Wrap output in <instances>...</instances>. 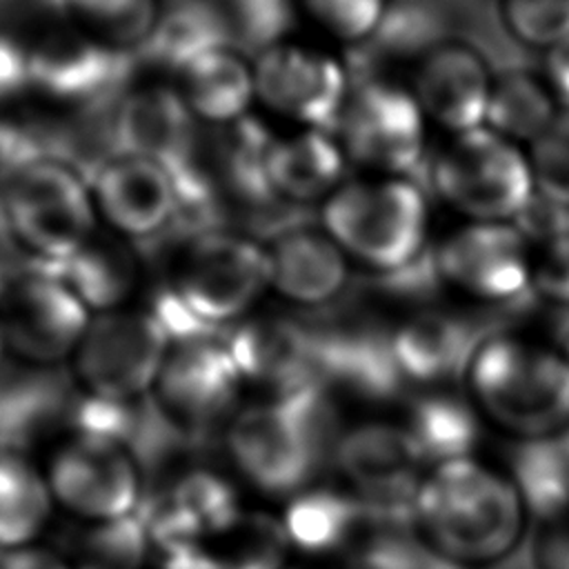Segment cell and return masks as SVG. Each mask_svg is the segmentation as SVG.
<instances>
[{
    "label": "cell",
    "mask_w": 569,
    "mask_h": 569,
    "mask_svg": "<svg viewBox=\"0 0 569 569\" xmlns=\"http://www.w3.org/2000/svg\"><path fill=\"white\" fill-rule=\"evenodd\" d=\"M525 500L513 480L458 458L433 465L413 502L431 547L456 565H493L518 549Z\"/></svg>",
    "instance_id": "1"
},
{
    "label": "cell",
    "mask_w": 569,
    "mask_h": 569,
    "mask_svg": "<svg viewBox=\"0 0 569 569\" xmlns=\"http://www.w3.org/2000/svg\"><path fill=\"white\" fill-rule=\"evenodd\" d=\"M267 289V247L242 233L209 229L182 249L171 282L158 291L151 309L171 340H207L216 327L244 318Z\"/></svg>",
    "instance_id": "2"
},
{
    "label": "cell",
    "mask_w": 569,
    "mask_h": 569,
    "mask_svg": "<svg viewBox=\"0 0 569 569\" xmlns=\"http://www.w3.org/2000/svg\"><path fill=\"white\" fill-rule=\"evenodd\" d=\"M465 376L482 413L522 440L569 429L565 353L518 336H489L478 342Z\"/></svg>",
    "instance_id": "3"
},
{
    "label": "cell",
    "mask_w": 569,
    "mask_h": 569,
    "mask_svg": "<svg viewBox=\"0 0 569 569\" xmlns=\"http://www.w3.org/2000/svg\"><path fill=\"white\" fill-rule=\"evenodd\" d=\"M0 218L18 251L40 269L67 262L96 236L89 178L69 160L38 156L0 176Z\"/></svg>",
    "instance_id": "4"
},
{
    "label": "cell",
    "mask_w": 569,
    "mask_h": 569,
    "mask_svg": "<svg viewBox=\"0 0 569 569\" xmlns=\"http://www.w3.org/2000/svg\"><path fill=\"white\" fill-rule=\"evenodd\" d=\"M322 229L349 260L382 273L402 271L427 244V198L407 176L342 182L322 202Z\"/></svg>",
    "instance_id": "5"
},
{
    "label": "cell",
    "mask_w": 569,
    "mask_h": 569,
    "mask_svg": "<svg viewBox=\"0 0 569 569\" xmlns=\"http://www.w3.org/2000/svg\"><path fill=\"white\" fill-rule=\"evenodd\" d=\"M431 184L469 222H513L536 193L527 153L489 127L451 136L433 156Z\"/></svg>",
    "instance_id": "6"
},
{
    "label": "cell",
    "mask_w": 569,
    "mask_h": 569,
    "mask_svg": "<svg viewBox=\"0 0 569 569\" xmlns=\"http://www.w3.org/2000/svg\"><path fill=\"white\" fill-rule=\"evenodd\" d=\"M171 342L153 309L98 313L73 353L78 380L84 393L116 402H138L153 391Z\"/></svg>",
    "instance_id": "7"
},
{
    "label": "cell",
    "mask_w": 569,
    "mask_h": 569,
    "mask_svg": "<svg viewBox=\"0 0 569 569\" xmlns=\"http://www.w3.org/2000/svg\"><path fill=\"white\" fill-rule=\"evenodd\" d=\"M347 160L376 176H407L425 156L427 118L411 89L367 80L349 93L338 122Z\"/></svg>",
    "instance_id": "8"
},
{
    "label": "cell",
    "mask_w": 569,
    "mask_h": 569,
    "mask_svg": "<svg viewBox=\"0 0 569 569\" xmlns=\"http://www.w3.org/2000/svg\"><path fill=\"white\" fill-rule=\"evenodd\" d=\"M256 98L305 129L329 131L349 100V76L338 58L298 42H273L253 62Z\"/></svg>",
    "instance_id": "9"
},
{
    "label": "cell",
    "mask_w": 569,
    "mask_h": 569,
    "mask_svg": "<svg viewBox=\"0 0 569 569\" xmlns=\"http://www.w3.org/2000/svg\"><path fill=\"white\" fill-rule=\"evenodd\" d=\"M227 445L240 473L273 496L300 491L325 460L300 418L278 400L233 416Z\"/></svg>",
    "instance_id": "10"
},
{
    "label": "cell",
    "mask_w": 569,
    "mask_h": 569,
    "mask_svg": "<svg viewBox=\"0 0 569 569\" xmlns=\"http://www.w3.org/2000/svg\"><path fill=\"white\" fill-rule=\"evenodd\" d=\"M47 480L53 500L89 522L131 516L142 500L133 453L107 438H71L53 456Z\"/></svg>",
    "instance_id": "11"
},
{
    "label": "cell",
    "mask_w": 569,
    "mask_h": 569,
    "mask_svg": "<svg viewBox=\"0 0 569 569\" xmlns=\"http://www.w3.org/2000/svg\"><path fill=\"white\" fill-rule=\"evenodd\" d=\"M0 322L11 353L36 365L76 353L89 329V309L53 273L36 269L0 293Z\"/></svg>",
    "instance_id": "12"
},
{
    "label": "cell",
    "mask_w": 569,
    "mask_h": 569,
    "mask_svg": "<svg viewBox=\"0 0 569 569\" xmlns=\"http://www.w3.org/2000/svg\"><path fill=\"white\" fill-rule=\"evenodd\" d=\"M440 278L482 302H509L531 289V244L516 222H465L433 256Z\"/></svg>",
    "instance_id": "13"
},
{
    "label": "cell",
    "mask_w": 569,
    "mask_h": 569,
    "mask_svg": "<svg viewBox=\"0 0 569 569\" xmlns=\"http://www.w3.org/2000/svg\"><path fill=\"white\" fill-rule=\"evenodd\" d=\"M240 385L242 378L227 342L207 338L171 347L153 393L158 411L171 427L202 431L229 416Z\"/></svg>",
    "instance_id": "14"
},
{
    "label": "cell",
    "mask_w": 569,
    "mask_h": 569,
    "mask_svg": "<svg viewBox=\"0 0 569 569\" xmlns=\"http://www.w3.org/2000/svg\"><path fill=\"white\" fill-rule=\"evenodd\" d=\"M96 211L120 238H151L180 216L173 173L158 160L113 153L89 176Z\"/></svg>",
    "instance_id": "15"
},
{
    "label": "cell",
    "mask_w": 569,
    "mask_h": 569,
    "mask_svg": "<svg viewBox=\"0 0 569 569\" xmlns=\"http://www.w3.org/2000/svg\"><path fill=\"white\" fill-rule=\"evenodd\" d=\"M227 347L242 382L262 387L271 400H284L325 382L316 331L302 320L247 318L233 329Z\"/></svg>",
    "instance_id": "16"
},
{
    "label": "cell",
    "mask_w": 569,
    "mask_h": 569,
    "mask_svg": "<svg viewBox=\"0 0 569 569\" xmlns=\"http://www.w3.org/2000/svg\"><path fill=\"white\" fill-rule=\"evenodd\" d=\"M333 458L360 498L380 509L413 516L425 460L405 427L387 422L353 427L340 436Z\"/></svg>",
    "instance_id": "17"
},
{
    "label": "cell",
    "mask_w": 569,
    "mask_h": 569,
    "mask_svg": "<svg viewBox=\"0 0 569 569\" xmlns=\"http://www.w3.org/2000/svg\"><path fill=\"white\" fill-rule=\"evenodd\" d=\"M29 60L33 91L78 107L107 98L127 71V53L76 27L53 29L36 38L29 44Z\"/></svg>",
    "instance_id": "18"
},
{
    "label": "cell",
    "mask_w": 569,
    "mask_h": 569,
    "mask_svg": "<svg viewBox=\"0 0 569 569\" xmlns=\"http://www.w3.org/2000/svg\"><path fill=\"white\" fill-rule=\"evenodd\" d=\"M113 153L158 160L173 176L187 169L198 149L196 120L178 89L144 84L129 89L111 116Z\"/></svg>",
    "instance_id": "19"
},
{
    "label": "cell",
    "mask_w": 569,
    "mask_h": 569,
    "mask_svg": "<svg viewBox=\"0 0 569 569\" xmlns=\"http://www.w3.org/2000/svg\"><path fill=\"white\" fill-rule=\"evenodd\" d=\"M493 78L480 53L460 42L429 49L413 76V96L427 118L451 136L485 127Z\"/></svg>",
    "instance_id": "20"
},
{
    "label": "cell",
    "mask_w": 569,
    "mask_h": 569,
    "mask_svg": "<svg viewBox=\"0 0 569 569\" xmlns=\"http://www.w3.org/2000/svg\"><path fill=\"white\" fill-rule=\"evenodd\" d=\"M271 289L287 302L320 307L336 300L349 280V258L318 227L284 224L271 244Z\"/></svg>",
    "instance_id": "21"
},
{
    "label": "cell",
    "mask_w": 569,
    "mask_h": 569,
    "mask_svg": "<svg viewBox=\"0 0 569 569\" xmlns=\"http://www.w3.org/2000/svg\"><path fill=\"white\" fill-rule=\"evenodd\" d=\"M347 156L329 131L302 129L271 138L264 173L276 200L311 204L327 200L342 184Z\"/></svg>",
    "instance_id": "22"
},
{
    "label": "cell",
    "mask_w": 569,
    "mask_h": 569,
    "mask_svg": "<svg viewBox=\"0 0 569 569\" xmlns=\"http://www.w3.org/2000/svg\"><path fill=\"white\" fill-rule=\"evenodd\" d=\"M178 76V91L193 118L211 124L229 127L244 120L256 98L253 64L231 47H218L198 56Z\"/></svg>",
    "instance_id": "23"
},
{
    "label": "cell",
    "mask_w": 569,
    "mask_h": 569,
    "mask_svg": "<svg viewBox=\"0 0 569 569\" xmlns=\"http://www.w3.org/2000/svg\"><path fill=\"white\" fill-rule=\"evenodd\" d=\"M480 340H473L465 322L445 313H418L389 340L400 378L416 382H442L465 367Z\"/></svg>",
    "instance_id": "24"
},
{
    "label": "cell",
    "mask_w": 569,
    "mask_h": 569,
    "mask_svg": "<svg viewBox=\"0 0 569 569\" xmlns=\"http://www.w3.org/2000/svg\"><path fill=\"white\" fill-rule=\"evenodd\" d=\"M44 271L58 276L89 311L109 313L122 309L136 291L140 262L120 236L96 233L67 262Z\"/></svg>",
    "instance_id": "25"
},
{
    "label": "cell",
    "mask_w": 569,
    "mask_h": 569,
    "mask_svg": "<svg viewBox=\"0 0 569 569\" xmlns=\"http://www.w3.org/2000/svg\"><path fill=\"white\" fill-rule=\"evenodd\" d=\"M231 42L233 33L218 0H176L162 9L140 51L149 62L180 73L198 56Z\"/></svg>",
    "instance_id": "26"
},
{
    "label": "cell",
    "mask_w": 569,
    "mask_h": 569,
    "mask_svg": "<svg viewBox=\"0 0 569 569\" xmlns=\"http://www.w3.org/2000/svg\"><path fill=\"white\" fill-rule=\"evenodd\" d=\"M425 462H449L471 458L480 438V425L473 409L458 396L431 391L411 402L407 425Z\"/></svg>",
    "instance_id": "27"
},
{
    "label": "cell",
    "mask_w": 569,
    "mask_h": 569,
    "mask_svg": "<svg viewBox=\"0 0 569 569\" xmlns=\"http://www.w3.org/2000/svg\"><path fill=\"white\" fill-rule=\"evenodd\" d=\"M47 476L18 453H0V551L33 545L51 518Z\"/></svg>",
    "instance_id": "28"
},
{
    "label": "cell",
    "mask_w": 569,
    "mask_h": 569,
    "mask_svg": "<svg viewBox=\"0 0 569 569\" xmlns=\"http://www.w3.org/2000/svg\"><path fill=\"white\" fill-rule=\"evenodd\" d=\"M291 547L282 520L267 513H240L211 533L200 551L211 569H287Z\"/></svg>",
    "instance_id": "29"
},
{
    "label": "cell",
    "mask_w": 569,
    "mask_h": 569,
    "mask_svg": "<svg viewBox=\"0 0 569 569\" xmlns=\"http://www.w3.org/2000/svg\"><path fill=\"white\" fill-rule=\"evenodd\" d=\"M558 113L560 107L545 78L529 71H509L493 78L485 127L516 144H531Z\"/></svg>",
    "instance_id": "30"
},
{
    "label": "cell",
    "mask_w": 569,
    "mask_h": 569,
    "mask_svg": "<svg viewBox=\"0 0 569 569\" xmlns=\"http://www.w3.org/2000/svg\"><path fill=\"white\" fill-rule=\"evenodd\" d=\"M53 4L71 27L122 53L140 51L162 13L160 0H53Z\"/></svg>",
    "instance_id": "31"
},
{
    "label": "cell",
    "mask_w": 569,
    "mask_h": 569,
    "mask_svg": "<svg viewBox=\"0 0 569 569\" xmlns=\"http://www.w3.org/2000/svg\"><path fill=\"white\" fill-rule=\"evenodd\" d=\"M151 549L140 513L89 522L71 538V569H142Z\"/></svg>",
    "instance_id": "32"
},
{
    "label": "cell",
    "mask_w": 569,
    "mask_h": 569,
    "mask_svg": "<svg viewBox=\"0 0 569 569\" xmlns=\"http://www.w3.org/2000/svg\"><path fill=\"white\" fill-rule=\"evenodd\" d=\"M167 491L191 513L207 538L231 525L242 513L231 482L207 469H193L180 476Z\"/></svg>",
    "instance_id": "33"
},
{
    "label": "cell",
    "mask_w": 569,
    "mask_h": 569,
    "mask_svg": "<svg viewBox=\"0 0 569 569\" xmlns=\"http://www.w3.org/2000/svg\"><path fill=\"white\" fill-rule=\"evenodd\" d=\"M527 160L536 196L569 209V111L558 118L529 144Z\"/></svg>",
    "instance_id": "34"
},
{
    "label": "cell",
    "mask_w": 569,
    "mask_h": 569,
    "mask_svg": "<svg viewBox=\"0 0 569 569\" xmlns=\"http://www.w3.org/2000/svg\"><path fill=\"white\" fill-rule=\"evenodd\" d=\"M509 33L531 49L549 51L569 38V0H502Z\"/></svg>",
    "instance_id": "35"
},
{
    "label": "cell",
    "mask_w": 569,
    "mask_h": 569,
    "mask_svg": "<svg viewBox=\"0 0 569 569\" xmlns=\"http://www.w3.org/2000/svg\"><path fill=\"white\" fill-rule=\"evenodd\" d=\"M389 0H302L307 13L333 38L362 42L385 22Z\"/></svg>",
    "instance_id": "36"
},
{
    "label": "cell",
    "mask_w": 569,
    "mask_h": 569,
    "mask_svg": "<svg viewBox=\"0 0 569 569\" xmlns=\"http://www.w3.org/2000/svg\"><path fill=\"white\" fill-rule=\"evenodd\" d=\"M531 244V289L556 305H569V233Z\"/></svg>",
    "instance_id": "37"
},
{
    "label": "cell",
    "mask_w": 569,
    "mask_h": 569,
    "mask_svg": "<svg viewBox=\"0 0 569 569\" xmlns=\"http://www.w3.org/2000/svg\"><path fill=\"white\" fill-rule=\"evenodd\" d=\"M531 558L536 569H569V507L540 520Z\"/></svg>",
    "instance_id": "38"
},
{
    "label": "cell",
    "mask_w": 569,
    "mask_h": 569,
    "mask_svg": "<svg viewBox=\"0 0 569 569\" xmlns=\"http://www.w3.org/2000/svg\"><path fill=\"white\" fill-rule=\"evenodd\" d=\"M31 87L29 44L0 33V104L16 100Z\"/></svg>",
    "instance_id": "39"
},
{
    "label": "cell",
    "mask_w": 569,
    "mask_h": 569,
    "mask_svg": "<svg viewBox=\"0 0 569 569\" xmlns=\"http://www.w3.org/2000/svg\"><path fill=\"white\" fill-rule=\"evenodd\" d=\"M542 78L551 89L558 107L569 111V38H565L545 53Z\"/></svg>",
    "instance_id": "40"
},
{
    "label": "cell",
    "mask_w": 569,
    "mask_h": 569,
    "mask_svg": "<svg viewBox=\"0 0 569 569\" xmlns=\"http://www.w3.org/2000/svg\"><path fill=\"white\" fill-rule=\"evenodd\" d=\"M0 569H71L67 558L42 549V547H20L11 551H0Z\"/></svg>",
    "instance_id": "41"
},
{
    "label": "cell",
    "mask_w": 569,
    "mask_h": 569,
    "mask_svg": "<svg viewBox=\"0 0 569 569\" xmlns=\"http://www.w3.org/2000/svg\"><path fill=\"white\" fill-rule=\"evenodd\" d=\"M7 351H9V347H7V338H4V331H2V322H0V362H2Z\"/></svg>",
    "instance_id": "42"
},
{
    "label": "cell",
    "mask_w": 569,
    "mask_h": 569,
    "mask_svg": "<svg viewBox=\"0 0 569 569\" xmlns=\"http://www.w3.org/2000/svg\"><path fill=\"white\" fill-rule=\"evenodd\" d=\"M565 358H567V362H569V338H567V349H565Z\"/></svg>",
    "instance_id": "43"
},
{
    "label": "cell",
    "mask_w": 569,
    "mask_h": 569,
    "mask_svg": "<svg viewBox=\"0 0 569 569\" xmlns=\"http://www.w3.org/2000/svg\"><path fill=\"white\" fill-rule=\"evenodd\" d=\"M565 438H567V445H569V429L565 431Z\"/></svg>",
    "instance_id": "44"
},
{
    "label": "cell",
    "mask_w": 569,
    "mask_h": 569,
    "mask_svg": "<svg viewBox=\"0 0 569 569\" xmlns=\"http://www.w3.org/2000/svg\"><path fill=\"white\" fill-rule=\"evenodd\" d=\"M287 569H305V567H287Z\"/></svg>",
    "instance_id": "45"
}]
</instances>
